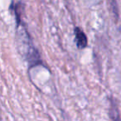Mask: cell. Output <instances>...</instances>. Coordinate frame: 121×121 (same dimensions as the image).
Returning <instances> with one entry per match:
<instances>
[{"mask_svg":"<svg viewBox=\"0 0 121 121\" xmlns=\"http://www.w3.org/2000/svg\"><path fill=\"white\" fill-rule=\"evenodd\" d=\"M75 34H76V42L77 47L80 49H83L87 46V37L86 34L81 31V29L76 27L75 30Z\"/></svg>","mask_w":121,"mask_h":121,"instance_id":"obj_1","label":"cell"}]
</instances>
